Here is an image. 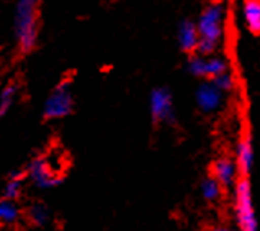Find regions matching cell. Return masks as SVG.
<instances>
[{"instance_id": "obj_1", "label": "cell", "mask_w": 260, "mask_h": 231, "mask_svg": "<svg viewBox=\"0 0 260 231\" xmlns=\"http://www.w3.org/2000/svg\"><path fill=\"white\" fill-rule=\"evenodd\" d=\"M226 23V5L222 2H213L202 12L197 21L200 41L197 54L211 56L221 46L222 36H224Z\"/></svg>"}, {"instance_id": "obj_2", "label": "cell", "mask_w": 260, "mask_h": 231, "mask_svg": "<svg viewBox=\"0 0 260 231\" xmlns=\"http://www.w3.org/2000/svg\"><path fill=\"white\" fill-rule=\"evenodd\" d=\"M233 212L237 231H258L252 187L247 177H241L233 187Z\"/></svg>"}, {"instance_id": "obj_3", "label": "cell", "mask_w": 260, "mask_h": 231, "mask_svg": "<svg viewBox=\"0 0 260 231\" xmlns=\"http://www.w3.org/2000/svg\"><path fill=\"white\" fill-rule=\"evenodd\" d=\"M38 2L40 0H18L15 9V35L20 48L25 53L31 51L38 40V25H36Z\"/></svg>"}, {"instance_id": "obj_4", "label": "cell", "mask_w": 260, "mask_h": 231, "mask_svg": "<svg viewBox=\"0 0 260 231\" xmlns=\"http://www.w3.org/2000/svg\"><path fill=\"white\" fill-rule=\"evenodd\" d=\"M74 108L72 87L69 80H62L54 87V91L44 102V117L46 118H64Z\"/></svg>"}, {"instance_id": "obj_5", "label": "cell", "mask_w": 260, "mask_h": 231, "mask_svg": "<svg viewBox=\"0 0 260 231\" xmlns=\"http://www.w3.org/2000/svg\"><path fill=\"white\" fill-rule=\"evenodd\" d=\"M187 71L195 77L213 80L214 77H218L219 74L229 71V63L224 57L216 56V54H211V56L195 54L188 59Z\"/></svg>"}, {"instance_id": "obj_6", "label": "cell", "mask_w": 260, "mask_h": 231, "mask_svg": "<svg viewBox=\"0 0 260 231\" xmlns=\"http://www.w3.org/2000/svg\"><path fill=\"white\" fill-rule=\"evenodd\" d=\"M149 111L154 123L172 125L175 122L174 97L166 87H155L149 95Z\"/></svg>"}, {"instance_id": "obj_7", "label": "cell", "mask_w": 260, "mask_h": 231, "mask_svg": "<svg viewBox=\"0 0 260 231\" xmlns=\"http://www.w3.org/2000/svg\"><path fill=\"white\" fill-rule=\"evenodd\" d=\"M224 92L214 85L213 80L202 82L195 91V103L203 113H216L224 105Z\"/></svg>"}, {"instance_id": "obj_8", "label": "cell", "mask_w": 260, "mask_h": 231, "mask_svg": "<svg viewBox=\"0 0 260 231\" xmlns=\"http://www.w3.org/2000/svg\"><path fill=\"white\" fill-rule=\"evenodd\" d=\"M28 176L40 189H53L61 184V177L54 172L53 166L43 158H36L28 164Z\"/></svg>"}, {"instance_id": "obj_9", "label": "cell", "mask_w": 260, "mask_h": 231, "mask_svg": "<svg viewBox=\"0 0 260 231\" xmlns=\"http://www.w3.org/2000/svg\"><path fill=\"white\" fill-rule=\"evenodd\" d=\"M213 177L222 187H234L242 177L237 167V162L231 158H219L213 164Z\"/></svg>"}, {"instance_id": "obj_10", "label": "cell", "mask_w": 260, "mask_h": 231, "mask_svg": "<svg viewBox=\"0 0 260 231\" xmlns=\"http://www.w3.org/2000/svg\"><path fill=\"white\" fill-rule=\"evenodd\" d=\"M234 161L237 162L239 172L242 177H247L250 174L252 167H254L255 161V153H254V145H252L250 136H244L237 141L236 145V158Z\"/></svg>"}, {"instance_id": "obj_11", "label": "cell", "mask_w": 260, "mask_h": 231, "mask_svg": "<svg viewBox=\"0 0 260 231\" xmlns=\"http://www.w3.org/2000/svg\"><path fill=\"white\" fill-rule=\"evenodd\" d=\"M177 41L180 49L185 51V53H195L198 49V41H200L197 23H193L190 20L182 21L177 32Z\"/></svg>"}, {"instance_id": "obj_12", "label": "cell", "mask_w": 260, "mask_h": 231, "mask_svg": "<svg viewBox=\"0 0 260 231\" xmlns=\"http://www.w3.org/2000/svg\"><path fill=\"white\" fill-rule=\"evenodd\" d=\"M242 20L252 35H260V0H244Z\"/></svg>"}, {"instance_id": "obj_13", "label": "cell", "mask_w": 260, "mask_h": 231, "mask_svg": "<svg viewBox=\"0 0 260 231\" xmlns=\"http://www.w3.org/2000/svg\"><path fill=\"white\" fill-rule=\"evenodd\" d=\"M200 192H202V197L206 202H216V200L221 198L222 185L211 176L202 181V184H200Z\"/></svg>"}, {"instance_id": "obj_14", "label": "cell", "mask_w": 260, "mask_h": 231, "mask_svg": "<svg viewBox=\"0 0 260 231\" xmlns=\"http://www.w3.org/2000/svg\"><path fill=\"white\" fill-rule=\"evenodd\" d=\"M15 95H17V87L7 85L0 92V117H4L15 102Z\"/></svg>"}, {"instance_id": "obj_15", "label": "cell", "mask_w": 260, "mask_h": 231, "mask_svg": "<svg viewBox=\"0 0 260 231\" xmlns=\"http://www.w3.org/2000/svg\"><path fill=\"white\" fill-rule=\"evenodd\" d=\"M18 218V208L10 200L0 202V223H13Z\"/></svg>"}, {"instance_id": "obj_16", "label": "cell", "mask_w": 260, "mask_h": 231, "mask_svg": "<svg viewBox=\"0 0 260 231\" xmlns=\"http://www.w3.org/2000/svg\"><path fill=\"white\" fill-rule=\"evenodd\" d=\"M21 192V172H13L10 176V181L7 182L5 189H4V195L7 200L10 198H17Z\"/></svg>"}, {"instance_id": "obj_17", "label": "cell", "mask_w": 260, "mask_h": 231, "mask_svg": "<svg viewBox=\"0 0 260 231\" xmlns=\"http://www.w3.org/2000/svg\"><path fill=\"white\" fill-rule=\"evenodd\" d=\"M29 220L38 226L46 225L49 220V210L43 204H35L29 208Z\"/></svg>"}, {"instance_id": "obj_18", "label": "cell", "mask_w": 260, "mask_h": 231, "mask_svg": "<svg viewBox=\"0 0 260 231\" xmlns=\"http://www.w3.org/2000/svg\"><path fill=\"white\" fill-rule=\"evenodd\" d=\"M213 82H214V85H216V87L219 89V91H222L224 94L233 92V91H234V87H236V80H234L233 74L229 72V71L219 74L218 77H214V79H213Z\"/></svg>"}, {"instance_id": "obj_19", "label": "cell", "mask_w": 260, "mask_h": 231, "mask_svg": "<svg viewBox=\"0 0 260 231\" xmlns=\"http://www.w3.org/2000/svg\"><path fill=\"white\" fill-rule=\"evenodd\" d=\"M210 231H236V229L231 226H226V225H219V226H213Z\"/></svg>"}]
</instances>
